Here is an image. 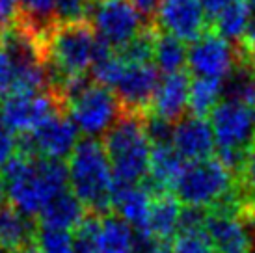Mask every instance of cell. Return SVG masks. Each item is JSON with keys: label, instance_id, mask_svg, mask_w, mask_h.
Returning <instances> with one entry per match:
<instances>
[{"label": "cell", "instance_id": "obj_27", "mask_svg": "<svg viewBox=\"0 0 255 253\" xmlns=\"http://www.w3.org/2000/svg\"><path fill=\"white\" fill-rule=\"evenodd\" d=\"M92 2L90 0H54V17L58 24L90 21Z\"/></svg>", "mask_w": 255, "mask_h": 253}, {"label": "cell", "instance_id": "obj_28", "mask_svg": "<svg viewBox=\"0 0 255 253\" xmlns=\"http://www.w3.org/2000/svg\"><path fill=\"white\" fill-rule=\"evenodd\" d=\"M173 123L158 118L155 114H145L143 116V130L147 136L151 147H166L171 145L173 140Z\"/></svg>", "mask_w": 255, "mask_h": 253}, {"label": "cell", "instance_id": "obj_22", "mask_svg": "<svg viewBox=\"0 0 255 253\" xmlns=\"http://www.w3.org/2000/svg\"><path fill=\"white\" fill-rule=\"evenodd\" d=\"M252 21V13L246 4V0H235L233 4H229L226 9H222L216 17H214L209 28L222 39L229 43H239L244 37L246 30Z\"/></svg>", "mask_w": 255, "mask_h": 253}, {"label": "cell", "instance_id": "obj_5", "mask_svg": "<svg viewBox=\"0 0 255 253\" xmlns=\"http://www.w3.org/2000/svg\"><path fill=\"white\" fill-rule=\"evenodd\" d=\"M237 188V177L216 158L186 162L171 184L173 197L188 209H216Z\"/></svg>", "mask_w": 255, "mask_h": 253}, {"label": "cell", "instance_id": "obj_30", "mask_svg": "<svg viewBox=\"0 0 255 253\" xmlns=\"http://www.w3.org/2000/svg\"><path fill=\"white\" fill-rule=\"evenodd\" d=\"M237 181H239V186L244 194H248L250 197H255V143L254 147L250 149L246 162H244L241 175L237 177Z\"/></svg>", "mask_w": 255, "mask_h": 253}, {"label": "cell", "instance_id": "obj_17", "mask_svg": "<svg viewBox=\"0 0 255 253\" xmlns=\"http://www.w3.org/2000/svg\"><path fill=\"white\" fill-rule=\"evenodd\" d=\"M188 90H190V77L186 71H179L173 75H166L160 78L153 99V112L162 120L181 121L188 112Z\"/></svg>", "mask_w": 255, "mask_h": 253}, {"label": "cell", "instance_id": "obj_6", "mask_svg": "<svg viewBox=\"0 0 255 253\" xmlns=\"http://www.w3.org/2000/svg\"><path fill=\"white\" fill-rule=\"evenodd\" d=\"M65 112L78 132L97 140V136L107 134L116 125L123 110L110 88L92 82L80 95L67 103Z\"/></svg>", "mask_w": 255, "mask_h": 253}, {"label": "cell", "instance_id": "obj_11", "mask_svg": "<svg viewBox=\"0 0 255 253\" xmlns=\"http://www.w3.org/2000/svg\"><path fill=\"white\" fill-rule=\"evenodd\" d=\"M188 69L196 78H211L224 82L227 75L239 63V47L237 43H229L211 30L194 41L186 54Z\"/></svg>", "mask_w": 255, "mask_h": 253}, {"label": "cell", "instance_id": "obj_32", "mask_svg": "<svg viewBox=\"0 0 255 253\" xmlns=\"http://www.w3.org/2000/svg\"><path fill=\"white\" fill-rule=\"evenodd\" d=\"M138 235V233H136ZM136 253H173L171 248H168L166 244L155 242V240L147 239L138 235V244H136Z\"/></svg>", "mask_w": 255, "mask_h": 253}, {"label": "cell", "instance_id": "obj_3", "mask_svg": "<svg viewBox=\"0 0 255 253\" xmlns=\"http://www.w3.org/2000/svg\"><path fill=\"white\" fill-rule=\"evenodd\" d=\"M97 34L92 22L56 24L43 41V54L49 69V93H56L67 77L88 75L92 69Z\"/></svg>", "mask_w": 255, "mask_h": 253}, {"label": "cell", "instance_id": "obj_9", "mask_svg": "<svg viewBox=\"0 0 255 253\" xmlns=\"http://www.w3.org/2000/svg\"><path fill=\"white\" fill-rule=\"evenodd\" d=\"M147 24L130 0H103L92 9V26L99 39L120 50Z\"/></svg>", "mask_w": 255, "mask_h": 253}, {"label": "cell", "instance_id": "obj_10", "mask_svg": "<svg viewBox=\"0 0 255 253\" xmlns=\"http://www.w3.org/2000/svg\"><path fill=\"white\" fill-rule=\"evenodd\" d=\"M0 110L6 130L15 136L30 134L54 114L64 112L50 93H11L4 97Z\"/></svg>", "mask_w": 255, "mask_h": 253}, {"label": "cell", "instance_id": "obj_36", "mask_svg": "<svg viewBox=\"0 0 255 253\" xmlns=\"http://www.w3.org/2000/svg\"><path fill=\"white\" fill-rule=\"evenodd\" d=\"M246 4H248V7H250L252 19H255V0H246Z\"/></svg>", "mask_w": 255, "mask_h": 253}, {"label": "cell", "instance_id": "obj_21", "mask_svg": "<svg viewBox=\"0 0 255 253\" xmlns=\"http://www.w3.org/2000/svg\"><path fill=\"white\" fill-rule=\"evenodd\" d=\"M37 225L11 205L0 207V250L19 253L34 244Z\"/></svg>", "mask_w": 255, "mask_h": 253}, {"label": "cell", "instance_id": "obj_18", "mask_svg": "<svg viewBox=\"0 0 255 253\" xmlns=\"http://www.w3.org/2000/svg\"><path fill=\"white\" fill-rule=\"evenodd\" d=\"M181 214L183 205L170 194H155L149 209V216L145 222V229L140 233L142 237L166 244V240L175 239L181 225Z\"/></svg>", "mask_w": 255, "mask_h": 253}, {"label": "cell", "instance_id": "obj_24", "mask_svg": "<svg viewBox=\"0 0 255 253\" xmlns=\"http://www.w3.org/2000/svg\"><path fill=\"white\" fill-rule=\"evenodd\" d=\"M222 95V82L211 78H194L188 90V112L196 118L211 116Z\"/></svg>", "mask_w": 255, "mask_h": 253}, {"label": "cell", "instance_id": "obj_37", "mask_svg": "<svg viewBox=\"0 0 255 253\" xmlns=\"http://www.w3.org/2000/svg\"><path fill=\"white\" fill-rule=\"evenodd\" d=\"M6 132V125H4V120H2V110H0V136Z\"/></svg>", "mask_w": 255, "mask_h": 253}, {"label": "cell", "instance_id": "obj_7", "mask_svg": "<svg viewBox=\"0 0 255 253\" xmlns=\"http://www.w3.org/2000/svg\"><path fill=\"white\" fill-rule=\"evenodd\" d=\"M209 123L213 126L216 151L250 153L255 143V108L242 101H227L216 105Z\"/></svg>", "mask_w": 255, "mask_h": 253}, {"label": "cell", "instance_id": "obj_35", "mask_svg": "<svg viewBox=\"0 0 255 253\" xmlns=\"http://www.w3.org/2000/svg\"><path fill=\"white\" fill-rule=\"evenodd\" d=\"M4 199H6V184H4V179L0 175V207L4 205Z\"/></svg>", "mask_w": 255, "mask_h": 253}, {"label": "cell", "instance_id": "obj_31", "mask_svg": "<svg viewBox=\"0 0 255 253\" xmlns=\"http://www.w3.org/2000/svg\"><path fill=\"white\" fill-rule=\"evenodd\" d=\"M13 88V65L0 45V97H7Z\"/></svg>", "mask_w": 255, "mask_h": 253}, {"label": "cell", "instance_id": "obj_8", "mask_svg": "<svg viewBox=\"0 0 255 253\" xmlns=\"http://www.w3.org/2000/svg\"><path fill=\"white\" fill-rule=\"evenodd\" d=\"M78 130L71 120L64 116V112L54 114L52 118L41 123L36 130L24 136H17L19 140V153L32 158H45V160H60L71 156L78 145Z\"/></svg>", "mask_w": 255, "mask_h": 253}, {"label": "cell", "instance_id": "obj_20", "mask_svg": "<svg viewBox=\"0 0 255 253\" xmlns=\"http://www.w3.org/2000/svg\"><path fill=\"white\" fill-rule=\"evenodd\" d=\"M153 196L143 184L140 186H116L112 197V209L127 225H130L138 235L143 233L149 216Z\"/></svg>", "mask_w": 255, "mask_h": 253}, {"label": "cell", "instance_id": "obj_1", "mask_svg": "<svg viewBox=\"0 0 255 253\" xmlns=\"http://www.w3.org/2000/svg\"><path fill=\"white\" fill-rule=\"evenodd\" d=\"M0 175L9 205L28 218H37L50 199L67 190V166L60 160L17 153L0 169Z\"/></svg>", "mask_w": 255, "mask_h": 253}, {"label": "cell", "instance_id": "obj_12", "mask_svg": "<svg viewBox=\"0 0 255 253\" xmlns=\"http://www.w3.org/2000/svg\"><path fill=\"white\" fill-rule=\"evenodd\" d=\"M75 237L84 240L93 253H136L138 235L120 216H88L75 231Z\"/></svg>", "mask_w": 255, "mask_h": 253}, {"label": "cell", "instance_id": "obj_19", "mask_svg": "<svg viewBox=\"0 0 255 253\" xmlns=\"http://www.w3.org/2000/svg\"><path fill=\"white\" fill-rule=\"evenodd\" d=\"M88 216L90 214L84 209V205L69 190H65L62 194H58L54 199H50L49 205L37 216V220H39V227L73 233L84 224Z\"/></svg>", "mask_w": 255, "mask_h": 253}, {"label": "cell", "instance_id": "obj_23", "mask_svg": "<svg viewBox=\"0 0 255 253\" xmlns=\"http://www.w3.org/2000/svg\"><path fill=\"white\" fill-rule=\"evenodd\" d=\"M186 54L188 49L181 39L170 34L156 35L153 60L156 62V69L162 71L164 75H173L183 71L186 65Z\"/></svg>", "mask_w": 255, "mask_h": 253}, {"label": "cell", "instance_id": "obj_38", "mask_svg": "<svg viewBox=\"0 0 255 253\" xmlns=\"http://www.w3.org/2000/svg\"><path fill=\"white\" fill-rule=\"evenodd\" d=\"M90 2H93V4H99V2H103V0H90Z\"/></svg>", "mask_w": 255, "mask_h": 253}, {"label": "cell", "instance_id": "obj_13", "mask_svg": "<svg viewBox=\"0 0 255 253\" xmlns=\"http://www.w3.org/2000/svg\"><path fill=\"white\" fill-rule=\"evenodd\" d=\"M153 24L183 43H194L207 34L209 19L198 0H162L156 7Z\"/></svg>", "mask_w": 255, "mask_h": 253}, {"label": "cell", "instance_id": "obj_29", "mask_svg": "<svg viewBox=\"0 0 255 253\" xmlns=\"http://www.w3.org/2000/svg\"><path fill=\"white\" fill-rule=\"evenodd\" d=\"M171 250L173 253H216L203 233H179Z\"/></svg>", "mask_w": 255, "mask_h": 253}, {"label": "cell", "instance_id": "obj_25", "mask_svg": "<svg viewBox=\"0 0 255 253\" xmlns=\"http://www.w3.org/2000/svg\"><path fill=\"white\" fill-rule=\"evenodd\" d=\"M158 30L155 28V24L151 22L145 28L136 35L132 41H128L125 47H121L118 52V56L121 58V62L125 65H140V63H151L153 54H155V41Z\"/></svg>", "mask_w": 255, "mask_h": 253}, {"label": "cell", "instance_id": "obj_34", "mask_svg": "<svg viewBox=\"0 0 255 253\" xmlns=\"http://www.w3.org/2000/svg\"><path fill=\"white\" fill-rule=\"evenodd\" d=\"M136 6V9L142 13V17L147 22H153V17L156 13V7L160 4V0H130Z\"/></svg>", "mask_w": 255, "mask_h": 253}, {"label": "cell", "instance_id": "obj_14", "mask_svg": "<svg viewBox=\"0 0 255 253\" xmlns=\"http://www.w3.org/2000/svg\"><path fill=\"white\" fill-rule=\"evenodd\" d=\"M160 84V73L153 63L125 65L120 80L112 88L123 114L145 116L153 105L156 88Z\"/></svg>", "mask_w": 255, "mask_h": 253}, {"label": "cell", "instance_id": "obj_33", "mask_svg": "<svg viewBox=\"0 0 255 253\" xmlns=\"http://www.w3.org/2000/svg\"><path fill=\"white\" fill-rule=\"evenodd\" d=\"M198 2L201 4V7H203L207 19H209V17L214 19L222 9H226L229 4H233L235 0H198Z\"/></svg>", "mask_w": 255, "mask_h": 253}, {"label": "cell", "instance_id": "obj_15", "mask_svg": "<svg viewBox=\"0 0 255 253\" xmlns=\"http://www.w3.org/2000/svg\"><path fill=\"white\" fill-rule=\"evenodd\" d=\"M203 235L216 253H248L254 246L252 225L241 214L222 209L207 211Z\"/></svg>", "mask_w": 255, "mask_h": 253}, {"label": "cell", "instance_id": "obj_4", "mask_svg": "<svg viewBox=\"0 0 255 253\" xmlns=\"http://www.w3.org/2000/svg\"><path fill=\"white\" fill-rule=\"evenodd\" d=\"M105 151L112 166L116 186H140L145 183L153 147L143 130V116L121 114L105 134Z\"/></svg>", "mask_w": 255, "mask_h": 253}, {"label": "cell", "instance_id": "obj_2", "mask_svg": "<svg viewBox=\"0 0 255 253\" xmlns=\"http://www.w3.org/2000/svg\"><path fill=\"white\" fill-rule=\"evenodd\" d=\"M67 186L90 216H107L112 209L116 181L103 141L82 138L67 162Z\"/></svg>", "mask_w": 255, "mask_h": 253}, {"label": "cell", "instance_id": "obj_16", "mask_svg": "<svg viewBox=\"0 0 255 253\" xmlns=\"http://www.w3.org/2000/svg\"><path fill=\"white\" fill-rule=\"evenodd\" d=\"M171 147L175 149L184 162H199L211 158L216 151L213 126L207 118H196V116H184L173 126V140Z\"/></svg>", "mask_w": 255, "mask_h": 253}, {"label": "cell", "instance_id": "obj_26", "mask_svg": "<svg viewBox=\"0 0 255 253\" xmlns=\"http://www.w3.org/2000/svg\"><path fill=\"white\" fill-rule=\"evenodd\" d=\"M34 246L39 253H75L73 233L37 227Z\"/></svg>", "mask_w": 255, "mask_h": 253}]
</instances>
